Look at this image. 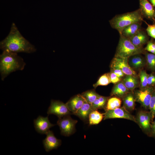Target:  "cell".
I'll use <instances>...</instances> for the list:
<instances>
[{
	"label": "cell",
	"mask_w": 155,
	"mask_h": 155,
	"mask_svg": "<svg viewBox=\"0 0 155 155\" xmlns=\"http://www.w3.org/2000/svg\"><path fill=\"white\" fill-rule=\"evenodd\" d=\"M0 49L18 53H31L35 52V47L21 34L15 24L13 23L7 36L0 42Z\"/></svg>",
	"instance_id": "1"
},
{
	"label": "cell",
	"mask_w": 155,
	"mask_h": 155,
	"mask_svg": "<svg viewBox=\"0 0 155 155\" xmlns=\"http://www.w3.org/2000/svg\"><path fill=\"white\" fill-rule=\"evenodd\" d=\"M26 63L17 53L7 51H3L0 55V73L1 79H5L11 73L22 70Z\"/></svg>",
	"instance_id": "2"
},
{
	"label": "cell",
	"mask_w": 155,
	"mask_h": 155,
	"mask_svg": "<svg viewBox=\"0 0 155 155\" xmlns=\"http://www.w3.org/2000/svg\"><path fill=\"white\" fill-rule=\"evenodd\" d=\"M143 16L139 8L133 11L117 15L109 22L111 27L121 34L126 27L133 23H141L143 20Z\"/></svg>",
	"instance_id": "3"
},
{
	"label": "cell",
	"mask_w": 155,
	"mask_h": 155,
	"mask_svg": "<svg viewBox=\"0 0 155 155\" xmlns=\"http://www.w3.org/2000/svg\"><path fill=\"white\" fill-rule=\"evenodd\" d=\"M120 35L115 56L128 59L132 56L141 54L144 52L142 48L136 46L129 39L121 34Z\"/></svg>",
	"instance_id": "4"
},
{
	"label": "cell",
	"mask_w": 155,
	"mask_h": 155,
	"mask_svg": "<svg viewBox=\"0 0 155 155\" xmlns=\"http://www.w3.org/2000/svg\"><path fill=\"white\" fill-rule=\"evenodd\" d=\"M70 115L59 118L57 124L59 126L61 135L68 136L74 133L78 121L73 119Z\"/></svg>",
	"instance_id": "5"
},
{
	"label": "cell",
	"mask_w": 155,
	"mask_h": 155,
	"mask_svg": "<svg viewBox=\"0 0 155 155\" xmlns=\"http://www.w3.org/2000/svg\"><path fill=\"white\" fill-rule=\"evenodd\" d=\"M136 123L142 131L150 136L152 117L150 112L146 111H139L135 117Z\"/></svg>",
	"instance_id": "6"
},
{
	"label": "cell",
	"mask_w": 155,
	"mask_h": 155,
	"mask_svg": "<svg viewBox=\"0 0 155 155\" xmlns=\"http://www.w3.org/2000/svg\"><path fill=\"white\" fill-rule=\"evenodd\" d=\"M155 90L152 87H147L135 91L133 95L135 101L139 103L146 109H149L150 100Z\"/></svg>",
	"instance_id": "7"
},
{
	"label": "cell",
	"mask_w": 155,
	"mask_h": 155,
	"mask_svg": "<svg viewBox=\"0 0 155 155\" xmlns=\"http://www.w3.org/2000/svg\"><path fill=\"white\" fill-rule=\"evenodd\" d=\"M121 118L126 119L136 123L135 117L123 106L113 110H106L104 113V119Z\"/></svg>",
	"instance_id": "8"
},
{
	"label": "cell",
	"mask_w": 155,
	"mask_h": 155,
	"mask_svg": "<svg viewBox=\"0 0 155 155\" xmlns=\"http://www.w3.org/2000/svg\"><path fill=\"white\" fill-rule=\"evenodd\" d=\"M47 114L55 115L59 118L70 115L71 113L66 104L59 100H52Z\"/></svg>",
	"instance_id": "9"
},
{
	"label": "cell",
	"mask_w": 155,
	"mask_h": 155,
	"mask_svg": "<svg viewBox=\"0 0 155 155\" xmlns=\"http://www.w3.org/2000/svg\"><path fill=\"white\" fill-rule=\"evenodd\" d=\"M111 66V68H116L120 69L125 75L136 76V74L129 65L127 58L115 56Z\"/></svg>",
	"instance_id": "10"
},
{
	"label": "cell",
	"mask_w": 155,
	"mask_h": 155,
	"mask_svg": "<svg viewBox=\"0 0 155 155\" xmlns=\"http://www.w3.org/2000/svg\"><path fill=\"white\" fill-rule=\"evenodd\" d=\"M34 124L35 130L41 134H46L50 129L55 125L51 123L48 116L43 117L39 116L34 120Z\"/></svg>",
	"instance_id": "11"
},
{
	"label": "cell",
	"mask_w": 155,
	"mask_h": 155,
	"mask_svg": "<svg viewBox=\"0 0 155 155\" xmlns=\"http://www.w3.org/2000/svg\"><path fill=\"white\" fill-rule=\"evenodd\" d=\"M46 135V138L42 141L46 152H48L53 149H56L61 146V140L57 139L52 131L49 130Z\"/></svg>",
	"instance_id": "12"
},
{
	"label": "cell",
	"mask_w": 155,
	"mask_h": 155,
	"mask_svg": "<svg viewBox=\"0 0 155 155\" xmlns=\"http://www.w3.org/2000/svg\"><path fill=\"white\" fill-rule=\"evenodd\" d=\"M86 101L81 94H78L71 98L66 104L71 113L75 115Z\"/></svg>",
	"instance_id": "13"
},
{
	"label": "cell",
	"mask_w": 155,
	"mask_h": 155,
	"mask_svg": "<svg viewBox=\"0 0 155 155\" xmlns=\"http://www.w3.org/2000/svg\"><path fill=\"white\" fill-rule=\"evenodd\" d=\"M140 8L143 16L153 21H155V10L148 0H140Z\"/></svg>",
	"instance_id": "14"
},
{
	"label": "cell",
	"mask_w": 155,
	"mask_h": 155,
	"mask_svg": "<svg viewBox=\"0 0 155 155\" xmlns=\"http://www.w3.org/2000/svg\"><path fill=\"white\" fill-rule=\"evenodd\" d=\"M128 62L130 66L133 70L140 69L146 64L145 60L140 54L131 56L128 59Z\"/></svg>",
	"instance_id": "15"
},
{
	"label": "cell",
	"mask_w": 155,
	"mask_h": 155,
	"mask_svg": "<svg viewBox=\"0 0 155 155\" xmlns=\"http://www.w3.org/2000/svg\"><path fill=\"white\" fill-rule=\"evenodd\" d=\"M129 39L136 46L142 48V46L147 42V37L145 34L141 30Z\"/></svg>",
	"instance_id": "16"
},
{
	"label": "cell",
	"mask_w": 155,
	"mask_h": 155,
	"mask_svg": "<svg viewBox=\"0 0 155 155\" xmlns=\"http://www.w3.org/2000/svg\"><path fill=\"white\" fill-rule=\"evenodd\" d=\"M93 110L91 104L86 101L75 115L83 121H86L88 119L89 114Z\"/></svg>",
	"instance_id": "17"
},
{
	"label": "cell",
	"mask_w": 155,
	"mask_h": 155,
	"mask_svg": "<svg viewBox=\"0 0 155 155\" xmlns=\"http://www.w3.org/2000/svg\"><path fill=\"white\" fill-rule=\"evenodd\" d=\"M129 90L125 86L122 82H119L113 87L111 92V96L123 98L129 92Z\"/></svg>",
	"instance_id": "18"
},
{
	"label": "cell",
	"mask_w": 155,
	"mask_h": 155,
	"mask_svg": "<svg viewBox=\"0 0 155 155\" xmlns=\"http://www.w3.org/2000/svg\"><path fill=\"white\" fill-rule=\"evenodd\" d=\"M141 23L131 24L125 28L121 34L129 39L141 30Z\"/></svg>",
	"instance_id": "19"
},
{
	"label": "cell",
	"mask_w": 155,
	"mask_h": 155,
	"mask_svg": "<svg viewBox=\"0 0 155 155\" xmlns=\"http://www.w3.org/2000/svg\"><path fill=\"white\" fill-rule=\"evenodd\" d=\"M123 106L128 111H132L135 108V101L133 94L129 92L123 98Z\"/></svg>",
	"instance_id": "20"
},
{
	"label": "cell",
	"mask_w": 155,
	"mask_h": 155,
	"mask_svg": "<svg viewBox=\"0 0 155 155\" xmlns=\"http://www.w3.org/2000/svg\"><path fill=\"white\" fill-rule=\"evenodd\" d=\"M129 90L133 91L137 86L138 81L136 76L126 75L122 82Z\"/></svg>",
	"instance_id": "21"
},
{
	"label": "cell",
	"mask_w": 155,
	"mask_h": 155,
	"mask_svg": "<svg viewBox=\"0 0 155 155\" xmlns=\"http://www.w3.org/2000/svg\"><path fill=\"white\" fill-rule=\"evenodd\" d=\"M104 118V113H101L97 110L92 111L89 114L88 121L90 125L99 123Z\"/></svg>",
	"instance_id": "22"
},
{
	"label": "cell",
	"mask_w": 155,
	"mask_h": 155,
	"mask_svg": "<svg viewBox=\"0 0 155 155\" xmlns=\"http://www.w3.org/2000/svg\"><path fill=\"white\" fill-rule=\"evenodd\" d=\"M108 98L106 97L99 96L91 104L93 110H97L105 107Z\"/></svg>",
	"instance_id": "23"
},
{
	"label": "cell",
	"mask_w": 155,
	"mask_h": 155,
	"mask_svg": "<svg viewBox=\"0 0 155 155\" xmlns=\"http://www.w3.org/2000/svg\"><path fill=\"white\" fill-rule=\"evenodd\" d=\"M121 103V100L117 97H113L108 98L105 106L106 111L119 107Z\"/></svg>",
	"instance_id": "24"
},
{
	"label": "cell",
	"mask_w": 155,
	"mask_h": 155,
	"mask_svg": "<svg viewBox=\"0 0 155 155\" xmlns=\"http://www.w3.org/2000/svg\"><path fill=\"white\" fill-rule=\"evenodd\" d=\"M81 95L85 99L86 102L91 104L100 95L94 90L86 91L83 93Z\"/></svg>",
	"instance_id": "25"
},
{
	"label": "cell",
	"mask_w": 155,
	"mask_h": 155,
	"mask_svg": "<svg viewBox=\"0 0 155 155\" xmlns=\"http://www.w3.org/2000/svg\"><path fill=\"white\" fill-rule=\"evenodd\" d=\"M111 83L109 73H106L100 77L96 82L93 85L96 88L100 86H106Z\"/></svg>",
	"instance_id": "26"
},
{
	"label": "cell",
	"mask_w": 155,
	"mask_h": 155,
	"mask_svg": "<svg viewBox=\"0 0 155 155\" xmlns=\"http://www.w3.org/2000/svg\"><path fill=\"white\" fill-rule=\"evenodd\" d=\"M148 75L145 70H142L139 72V76L140 80L141 89L147 87V79Z\"/></svg>",
	"instance_id": "27"
},
{
	"label": "cell",
	"mask_w": 155,
	"mask_h": 155,
	"mask_svg": "<svg viewBox=\"0 0 155 155\" xmlns=\"http://www.w3.org/2000/svg\"><path fill=\"white\" fill-rule=\"evenodd\" d=\"M146 58L148 67L152 70H155V54L153 53H147Z\"/></svg>",
	"instance_id": "28"
},
{
	"label": "cell",
	"mask_w": 155,
	"mask_h": 155,
	"mask_svg": "<svg viewBox=\"0 0 155 155\" xmlns=\"http://www.w3.org/2000/svg\"><path fill=\"white\" fill-rule=\"evenodd\" d=\"M149 109L152 115V121L155 117V90L152 94L149 104Z\"/></svg>",
	"instance_id": "29"
},
{
	"label": "cell",
	"mask_w": 155,
	"mask_h": 155,
	"mask_svg": "<svg viewBox=\"0 0 155 155\" xmlns=\"http://www.w3.org/2000/svg\"><path fill=\"white\" fill-rule=\"evenodd\" d=\"M148 25L146 31L149 36L155 39V24L150 25L146 23Z\"/></svg>",
	"instance_id": "30"
},
{
	"label": "cell",
	"mask_w": 155,
	"mask_h": 155,
	"mask_svg": "<svg viewBox=\"0 0 155 155\" xmlns=\"http://www.w3.org/2000/svg\"><path fill=\"white\" fill-rule=\"evenodd\" d=\"M111 83L116 84L120 82L121 78L118 77L114 73L111 71L109 73Z\"/></svg>",
	"instance_id": "31"
},
{
	"label": "cell",
	"mask_w": 155,
	"mask_h": 155,
	"mask_svg": "<svg viewBox=\"0 0 155 155\" xmlns=\"http://www.w3.org/2000/svg\"><path fill=\"white\" fill-rule=\"evenodd\" d=\"M145 50L155 54V44L152 42H148Z\"/></svg>",
	"instance_id": "32"
},
{
	"label": "cell",
	"mask_w": 155,
	"mask_h": 155,
	"mask_svg": "<svg viewBox=\"0 0 155 155\" xmlns=\"http://www.w3.org/2000/svg\"><path fill=\"white\" fill-rule=\"evenodd\" d=\"M111 69V71L114 73L120 78L123 77L125 75L124 73L119 69L116 68H112Z\"/></svg>",
	"instance_id": "33"
},
{
	"label": "cell",
	"mask_w": 155,
	"mask_h": 155,
	"mask_svg": "<svg viewBox=\"0 0 155 155\" xmlns=\"http://www.w3.org/2000/svg\"><path fill=\"white\" fill-rule=\"evenodd\" d=\"M148 85L151 86L155 84V75L152 74L148 75L147 79Z\"/></svg>",
	"instance_id": "34"
},
{
	"label": "cell",
	"mask_w": 155,
	"mask_h": 155,
	"mask_svg": "<svg viewBox=\"0 0 155 155\" xmlns=\"http://www.w3.org/2000/svg\"><path fill=\"white\" fill-rule=\"evenodd\" d=\"M150 136L155 138V119L151 122Z\"/></svg>",
	"instance_id": "35"
},
{
	"label": "cell",
	"mask_w": 155,
	"mask_h": 155,
	"mask_svg": "<svg viewBox=\"0 0 155 155\" xmlns=\"http://www.w3.org/2000/svg\"><path fill=\"white\" fill-rule=\"evenodd\" d=\"M153 6L155 7V0H149Z\"/></svg>",
	"instance_id": "36"
}]
</instances>
